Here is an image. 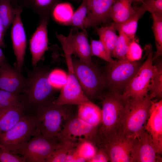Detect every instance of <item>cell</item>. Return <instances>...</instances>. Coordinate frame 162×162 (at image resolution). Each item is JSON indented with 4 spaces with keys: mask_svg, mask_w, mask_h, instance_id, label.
I'll list each match as a JSON object with an SVG mask.
<instances>
[{
    "mask_svg": "<svg viewBox=\"0 0 162 162\" xmlns=\"http://www.w3.org/2000/svg\"><path fill=\"white\" fill-rule=\"evenodd\" d=\"M25 114L20 107H0V134L12 128Z\"/></svg>",
    "mask_w": 162,
    "mask_h": 162,
    "instance_id": "cell-21",
    "label": "cell"
},
{
    "mask_svg": "<svg viewBox=\"0 0 162 162\" xmlns=\"http://www.w3.org/2000/svg\"><path fill=\"white\" fill-rule=\"evenodd\" d=\"M140 6L146 11L162 16V0H144Z\"/></svg>",
    "mask_w": 162,
    "mask_h": 162,
    "instance_id": "cell-38",
    "label": "cell"
},
{
    "mask_svg": "<svg viewBox=\"0 0 162 162\" xmlns=\"http://www.w3.org/2000/svg\"><path fill=\"white\" fill-rule=\"evenodd\" d=\"M61 43L65 58L68 70V79L65 86L61 89L59 96L54 104L58 106L77 105L92 101L83 92L75 74L72 55L73 54L69 38L65 36L60 37Z\"/></svg>",
    "mask_w": 162,
    "mask_h": 162,
    "instance_id": "cell-4",
    "label": "cell"
},
{
    "mask_svg": "<svg viewBox=\"0 0 162 162\" xmlns=\"http://www.w3.org/2000/svg\"><path fill=\"white\" fill-rule=\"evenodd\" d=\"M21 70L7 62L0 67V89L21 94L26 81Z\"/></svg>",
    "mask_w": 162,
    "mask_h": 162,
    "instance_id": "cell-17",
    "label": "cell"
},
{
    "mask_svg": "<svg viewBox=\"0 0 162 162\" xmlns=\"http://www.w3.org/2000/svg\"><path fill=\"white\" fill-rule=\"evenodd\" d=\"M16 9L14 7L11 0L0 1V22L6 32L14 19Z\"/></svg>",
    "mask_w": 162,
    "mask_h": 162,
    "instance_id": "cell-27",
    "label": "cell"
},
{
    "mask_svg": "<svg viewBox=\"0 0 162 162\" xmlns=\"http://www.w3.org/2000/svg\"><path fill=\"white\" fill-rule=\"evenodd\" d=\"M118 32V38L111 57L118 60L125 59L130 44L132 40L122 32Z\"/></svg>",
    "mask_w": 162,
    "mask_h": 162,
    "instance_id": "cell-31",
    "label": "cell"
},
{
    "mask_svg": "<svg viewBox=\"0 0 162 162\" xmlns=\"http://www.w3.org/2000/svg\"><path fill=\"white\" fill-rule=\"evenodd\" d=\"M142 54V49L137 40L135 38L132 40L130 44L126 59L132 62H137L141 59Z\"/></svg>",
    "mask_w": 162,
    "mask_h": 162,
    "instance_id": "cell-37",
    "label": "cell"
},
{
    "mask_svg": "<svg viewBox=\"0 0 162 162\" xmlns=\"http://www.w3.org/2000/svg\"><path fill=\"white\" fill-rule=\"evenodd\" d=\"M157 154L152 137L144 127L134 138L130 162H161Z\"/></svg>",
    "mask_w": 162,
    "mask_h": 162,
    "instance_id": "cell-13",
    "label": "cell"
},
{
    "mask_svg": "<svg viewBox=\"0 0 162 162\" xmlns=\"http://www.w3.org/2000/svg\"><path fill=\"white\" fill-rule=\"evenodd\" d=\"M109 63L104 76L106 86L109 87L111 92L125 88L141 66L137 62H130L126 58Z\"/></svg>",
    "mask_w": 162,
    "mask_h": 162,
    "instance_id": "cell-10",
    "label": "cell"
},
{
    "mask_svg": "<svg viewBox=\"0 0 162 162\" xmlns=\"http://www.w3.org/2000/svg\"><path fill=\"white\" fill-rule=\"evenodd\" d=\"M133 140L134 138L117 133L102 141L99 147L105 149L110 162H130Z\"/></svg>",
    "mask_w": 162,
    "mask_h": 162,
    "instance_id": "cell-12",
    "label": "cell"
},
{
    "mask_svg": "<svg viewBox=\"0 0 162 162\" xmlns=\"http://www.w3.org/2000/svg\"><path fill=\"white\" fill-rule=\"evenodd\" d=\"M44 136L38 129L36 134L22 149L19 154L26 162H46L51 154L60 146Z\"/></svg>",
    "mask_w": 162,
    "mask_h": 162,
    "instance_id": "cell-11",
    "label": "cell"
},
{
    "mask_svg": "<svg viewBox=\"0 0 162 162\" xmlns=\"http://www.w3.org/2000/svg\"><path fill=\"white\" fill-rule=\"evenodd\" d=\"M52 13L55 19L64 25L71 19L73 10L71 5L69 3L60 2L54 8Z\"/></svg>",
    "mask_w": 162,
    "mask_h": 162,
    "instance_id": "cell-32",
    "label": "cell"
},
{
    "mask_svg": "<svg viewBox=\"0 0 162 162\" xmlns=\"http://www.w3.org/2000/svg\"><path fill=\"white\" fill-rule=\"evenodd\" d=\"M1 0H0V1H1Z\"/></svg>",
    "mask_w": 162,
    "mask_h": 162,
    "instance_id": "cell-46",
    "label": "cell"
},
{
    "mask_svg": "<svg viewBox=\"0 0 162 162\" xmlns=\"http://www.w3.org/2000/svg\"><path fill=\"white\" fill-rule=\"evenodd\" d=\"M70 106H58L54 103L27 113L32 117L42 135L53 142L59 143L57 136L66 120L72 115Z\"/></svg>",
    "mask_w": 162,
    "mask_h": 162,
    "instance_id": "cell-3",
    "label": "cell"
},
{
    "mask_svg": "<svg viewBox=\"0 0 162 162\" xmlns=\"http://www.w3.org/2000/svg\"><path fill=\"white\" fill-rule=\"evenodd\" d=\"M156 69L150 82L148 92L153 98L162 97V64L160 61L155 64Z\"/></svg>",
    "mask_w": 162,
    "mask_h": 162,
    "instance_id": "cell-29",
    "label": "cell"
},
{
    "mask_svg": "<svg viewBox=\"0 0 162 162\" xmlns=\"http://www.w3.org/2000/svg\"><path fill=\"white\" fill-rule=\"evenodd\" d=\"M88 10L86 4L82 1L81 4L73 13L70 20L64 25L73 26L82 30L86 29L84 28V25L87 18Z\"/></svg>",
    "mask_w": 162,
    "mask_h": 162,
    "instance_id": "cell-30",
    "label": "cell"
},
{
    "mask_svg": "<svg viewBox=\"0 0 162 162\" xmlns=\"http://www.w3.org/2000/svg\"><path fill=\"white\" fill-rule=\"evenodd\" d=\"M73 32L72 29L69 34L73 54L78 56L82 61L89 64H93L91 45L88 41L86 29L82 30L74 34Z\"/></svg>",
    "mask_w": 162,
    "mask_h": 162,
    "instance_id": "cell-19",
    "label": "cell"
},
{
    "mask_svg": "<svg viewBox=\"0 0 162 162\" xmlns=\"http://www.w3.org/2000/svg\"><path fill=\"white\" fill-rule=\"evenodd\" d=\"M5 33L4 28L0 22V46L1 47L5 46L4 41V36Z\"/></svg>",
    "mask_w": 162,
    "mask_h": 162,
    "instance_id": "cell-42",
    "label": "cell"
},
{
    "mask_svg": "<svg viewBox=\"0 0 162 162\" xmlns=\"http://www.w3.org/2000/svg\"><path fill=\"white\" fill-rule=\"evenodd\" d=\"M116 0H80L86 4L88 10L84 28L95 26L108 21L110 11Z\"/></svg>",
    "mask_w": 162,
    "mask_h": 162,
    "instance_id": "cell-16",
    "label": "cell"
},
{
    "mask_svg": "<svg viewBox=\"0 0 162 162\" xmlns=\"http://www.w3.org/2000/svg\"><path fill=\"white\" fill-rule=\"evenodd\" d=\"M126 99L117 92L106 94L102 102L101 121L98 136L101 142L117 134Z\"/></svg>",
    "mask_w": 162,
    "mask_h": 162,
    "instance_id": "cell-5",
    "label": "cell"
},
{
    "mask_svg": "<svg viewBox=\"0 0 162 162\" xmlns=\"http://www.w3.org/2000/svg\"><path fill=\"white\" fill-rule=\"evenodd\" d=\"M92 56H96L109 63H113L116 61L113 60L109 54L102 43L100 40H92L90 44Z\"/></svg>",
    "mask_w": 162,
    "mask_h": 162,
    "instance_id": "cell-35",
    "label": "cell"
},
{
    "mask_svg": "<svg viewBox=\"0 0 162 162\" xmlns=\"http://www.w3.org/2000/svg\"><path fill=\"white\" fill-rule=\"evenodd\" d=\"M145 12L140 6L136 8L134 14L124 22L120 23L113 22L116 30L122 32L131 40L135 39L138 21Z\"/></svg>",
    "mask_w": 162,
    "mask_h": 162,
    "instance_id": "cell-24",
    "label": "cell"
},
{
    "mask_svg": "<svg viewBox=\"0 0 162 162\" xmlns=\"http://www.w3.org/2000/svg\"><path fill=\"white\" fill-rule=\"evenodd\" d=\"M147 52V58L128 83L125 87L123 98H141L148 95L149 86L150 80L156 69L155 65L153 64V53L151 45L145 47Z\"/></svg>",
    "mask_w": 162,
    "mask_h": 162,
    "instance_id": "cell-8",
    "label": "cell"
},
{
    "mask_svg": "<svg viewBox=\"0 0 162 162\" xmlns=\"http://www.w3.org/2000/svg\"><path fill=\"white\" fill-rule=\"evenodd\" d=\"M98 127L91 125L72 115L65 121L57 137L60 142L70 140L78 142L82 140H89L98 147L100 141L98 136Z\"/></svg>",
    "mask_w": 162,
    "mask_h": 162,
    "instance_id": "cell-9",
    "label": "cell"
},
{
    "mask_svg": "<svg viewBox=\"0 0 162 162\" xmlns=\"http://www.w3.org/2000/svg\"><path fill=\"white\" fill-rule=\"evenodd\" d=\"M77 116L88 124L99 127L101 121V109L92 101L79 105Z\"/></svg>",
    "mask_w": 162,
    "mask_h": 162,
    "instance_id": "cell-23",
    "label": "cell"
},
{
    "mask_svg": "<svg viewBox=\"0 0 162 162\" xmlns=\"http://www.w3.org/2000/svg\"><path fill=\"white\" fill-rule=\"evenodd\" d=\"M62 0H22V4L30 9L38 16L40 22H48L56 6ZM80 2L79 0H73Z\"/></svg>",
    "mask_w": 162,
    "mask_h": 162,
    "instance_id": "cell-20",
    "label": "cell"
},
{
    "mask_svg": "<svg viewBox=\"0 0 162 162\" xmlns=\"http://www.w3.org/2000/svg\"><path fill=\"white\" fill-rule=\"evenodd\" d=\"M75 147L69 151L67 156L66 162H86V160L79 155L76 150Z\"/></svg>",
    "mask_w": 162,
    "mask_h": 162,
    "instance_id": "cell-41",
    "label": "cell"
},
{
    "mask_svg": "<svg viewBox=\"0 0 162 162\" xmlns=\"http://www.w3.org/2000/svg\"><path fill=\"white\" fill-rule=\"evenodd\" d=\"M75 148L79 155L88 162L95 154L97 147L91 141L82 140L78 142Z\"/></svg>",
    "mask_w": 162,
    "mask_h": 162,
    "instance_id": "cell-33",
    "label": "cell"
},
{
    "mask_svg": "<svg viewBox=\"0 0 162 162\" xmlns=\"http://www.w3.org/2000/svg\"><path fill=\"white\" fill-rule=\"evenodd\" d=\"M110 161L109 156L105 149L102 147L97 148L96 152L94 156L88 162H107Z\"/></svg>",
    "mask_w": 162,
    "mask_h": 162,
    "instance_id": "cell-40",
    "label": "cell"
},
{
    "mask_svg": "<svg viewBox=\"0 0 162 162\" xmlns=\"http://www.w3.org/2000/svg\"><path fill=\"white\" fill-rule=\"evenodd\" d=\"M10 106L22 108L21 94L0 89V107Z\"/></svg>",
    "mask_w": 162,
    "mask_h": 162,
    "instance_id": "cell-34",
    "label": "cell"
},
{
    "mask_svg": "<svg viewBox=\"0 0 162 162\" xmlns=\"http://www.w3.org/2000/svg\"><path fill=\"white\" fill-rule=\"evenodd\" d=\"M132 0H116L109 13V18L114 22L122 23L131 16L135 12L136 8L132 6Z\"/></svg>",
    "mask_w": 162,
    "mask_h": 162,
    "instance_id": "cell-22",
    "label": "cell"
},
{
    "mask_svg": "<svg viewBox=\"0 0 162 162\" xmlns=\"http://www.w3.org/2000/svg\"><path fill=\"white\" fill-rule=\"evenodd\" d=\"M28 72L21 93L22 108L25 113L36 111L54 103L55 91L48 78V69L35 66Z\"/></svg>",
    "mask_w": 162,
    "mask_h": 162,
    "instance_id": "cell-1",
    "label": "cell"
},
{
    "mask_svg": "<svg viewBox=\"0 0 162 162\" xmlns=\"http://www.w3.org/2000/svg\"><path fill=\"white\" fill-rule=\"evenodd\" d=\"M145 128L150 135L156 151L162 152V101H152Z\"/></svg>",
    "mask_w": 162,
    "mask_h": 162,
    "instance_id": "cell-15",
    "label": "cell"
},
{
    "mask_svg": "<svg viewBox=\"0 0 162 162\" xmlns=\"http://www.w3.org/2000/svg\"><path fill=\"white\" fill-rule=\"evenodd\" d=\"M49 22L44 20L39 25L31 37L29 42L32 56V64L35 67L48 49L47 26Z\"/></svg>",
    "mask_w": 162,
    "mask_h": 162,
    "instance_id": "cell-18",
    "label": "cell"
},
{
    "mask_svg": "<svg viewBox=\"0 0 162 162\" xmlns=\"http://www.w3.org/2000/svg\"><path fill=\"white\" fill-rule=\"evenodd\" d=\"M48 78L54 88L62 89L67 82L68 74L62 70L56 69L49 74Z\"/></svg>",
    "mask_w": 162,
    "mask_h": 162,
    "instance_id": "cell-36",
    "label": "cell"
},
{
    "mask_svg": "<svg viewBox=\"0 0 162 162\" xmlns=\"http://www.w3.org/2000/svg\"><path fill=\"white\" fill-rule=\"evenodd\" d=\"M133 2H141L142 3L144 0H132Z\"/></svg>",
    "mask_w": 162,
    "mask_h": 162,
    "instance_id": "cell-44",
    "label": "cell"
},
{
    "mask_svg": "<svg viewBox=\"0 0 162 162\" xmlns=\"http://www.w3.org/2000/svg\"><path fill=\"white\" fill-rule=\"evenodd\" d=\"M0 162H26L24 158L12 153L0 145Z\"/></svg>",
    "mask_w": 162,
    "mask_h": 162,
    "instance_id": "cell-39",
    "label": "cell"
},
{
    "mask_svg": "<svg viewBox=\"0 0 162 162\" xmlns=\"http://www.w3.org/2000/svg\"><path fill=\"white\" fill-rule=\"evenodd\" d=\"M78 142L70 140L60 142L59 146L48 157L46 162H66L69 151L76 146Z\"/></svg>",
    "mask_w": 162,
    "mask_h": 162,
    "instance_id": "cell-26",
    "label": "cell"
},
{
    "mask_svg": "<svg viewBox=\"0 0 162 162\" xmlns=\"http://www.w3.org/2000/svg\"><path fill=\"white\" fill-rule=\"evenodd\" d=\"M72 61L74 70L80 86L91 101L106 87L104 76L94 64H89L76 58H72Z\"/></svg>",
    "mask_w": 162,
    "mask_h": 162,
    "instance_id": "cell-7",
    "label": "cell"
},
{
    "mask_svg": "<svg viewBox=\"0 0 162 162\" xmlns=\"http://www.w3.org/2000/svg\"><path fill=\"white\" fill-rule=\"evenodd\" d=\"M153 20L152 28L154 33L156 51L152 61L156 60L162 55V16L151 13Z\"/></svg>",
    "mask_w": 162,
    "mask_h": 162,
    "instance_id": "cell-28",
    "label": "cell"
},
{
    "mask_svg": "<svg viewBox=\"0 0 162 162\" xmlns=\"http://www.w3.org/2000/svg\"><path fill=\"white\" fill-rule=\"evenodd\" d=\"M1 47L0 46V67L7 62Z\"/></svg>",
    "mask_w": 162,
    "mask_h": 162,
    "instance_id": "cell-43",
    "label": "cell"
},
{
    "mask_svg": "<svg viewBox=\"0 0 162 162\" xmlns=\"http://www.w3.org/2000/svg\"><path fill=\"white\" fill-rule=\"evenodd\" d=\"M15 7L16 13L12 24L11 36L14 52L16 60L15 67L21 70L24 63L26 37L21 18L22 7L18 4H16Z\"/></svg>",
    "mask_w": 162,
    "mask_h": 162,
    "instance_id": "cell-14",
    "label": "cell"
},
{
    "mask_svg": "<svg viewBox=\"0 0 162 162\" xmlns=\"http://www.w3.org/2000/svg\"><path fill=\"white\" fill-rule=\"evenodd\" d=\"M97 32L99 37V40L111 56L118 37L113 22L109 25L101 27L97 29Z\"/></svg>",
    "mask_w": 162,
    "mask_h": 162,
    "instance_id": "cell-25",
    "label": "cell"
},
{
    "mask_svg": "<svg viewBox=\"0 0 162 162\" xmlns=\"http://www.w3.org/2000/svg\"><path fill=\"white\" fill-rule=\"evenodd\" d=\"M37 130L32 117L25 113L12 128L0 134V145L10 153L19 154Z\"/></svg>",
    "mask_w": 162,
    "mask_h": 162,
    "instance_id": "cell-6",
    "label": "cell"
},
{
    "mask_svg": "<svg viewBox=\"0 0 162 162\" xmlns=\"http://www.w3.org/2000/svg\"><path fill=\"white\" fill-rule=\"evenodd\" d=\"M153 98L148 94L141 98L126 99L117 133L134 138L146 124Z\"/></svg>",
    "mask_w": 162,
    "mask_h": 162,
    "instance_id": "cell-2",
    "label": "cell"
},
{
    "mask_svg": "<svg viewBox=\"0 0 162 162\" xmlns=\"http://www.w3.org/2000/svg\"><path fill=\"white\" fill-rule=\"evenodd\" d=\"M12 4L14 3V4H15L17 0H11Z\"/></svg>",
    "mask_w": 162,
    "mask_h": 162,
    "instance_id": "cell-45",
    "label": "cell"
}]
</instances>
